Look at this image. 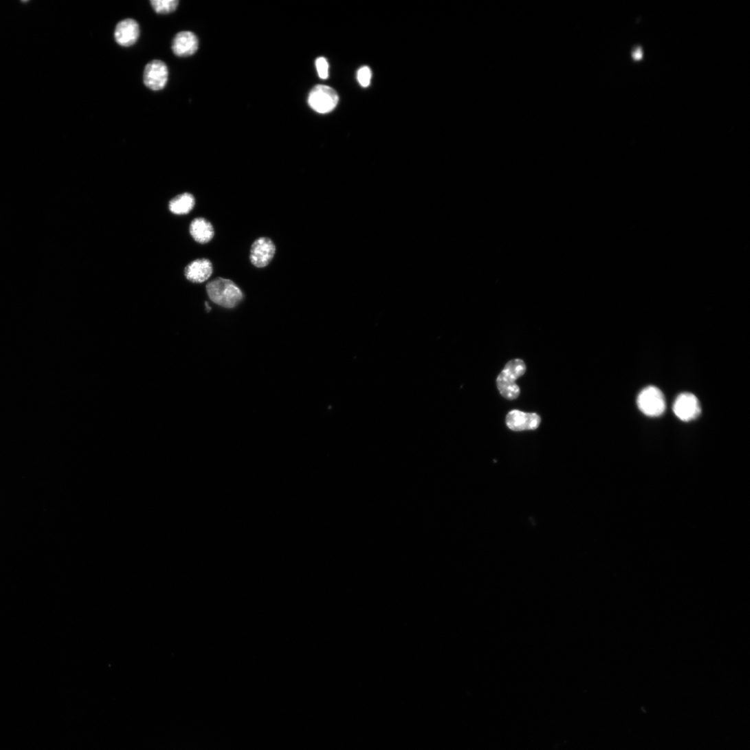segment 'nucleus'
Here are the masks:
<instances>
[{
  "label": "nucleus",
  "instance_id": "obj_3",
  "mask_svg": "<svg viewBox=\"0 0 750 750\" xmlns=\"http://www.w3.org/2000/svg\"><path fill=\"white\" fill-rule=\"evenodd\" d=\"M637 404L640 410L646 416L657 417L665 410V401L663 393L657 387L645 388L639 395Z\"/></svg>",
  "mask_w": 750,
  "mask_h": 750
},
{
  "label": "nucleus",
  "instance_id": "obj_1",
  "mask_svg": "<svg viewBox=\"0 0 750 750\" xmlns=\"http://www.w3.org/2000/svg\"><path fill=\"white\" fill-rule=\"evenodd\" d=\"M210 300L215 304L227 309L236 307L243 299L241 289L232 281L218 278L207 286Z\"/></svg>",
  "mask_w": 750,
  "mask_h": 750
},
{
  "label": "nucleus",
  "instance_id": "obj_2",
  "mask_svg": "<svg viewBox=\"0 0 750 750\" xmlns=\"http://www.w3.org/2000/svg\"><path fill=\"white\" fill-rule=\"evenodd\" d=\"M526 371L523 361L514 360L510 361L497 379V386L500 394L506 399L513 400L520 395V388L516 381L522 376Z\"/></svg>",
  "mask_w": 750,
  "mask_h": 750
},
{
  "label": "nucleus",
  "instance_id": "obj_5",
  "mask_svg": "<svg viewBox=\"0 0 750 750\" xmlns=\"http://www.w3.org/2000/svg\"><path fill=\"white\" fill-rule=\"evenodd\" d=\"M169 71L166 64L159 60L148 63L144 70V82L149 89L158 91L163 90L168 81Z\"/></svg>",
  "mask_w": 750,
  "mask_h": 750
},
{
  "label": "nucleus",
  "instance_id": "obj_11",
  "mask_svg": "<svg viewBox=\"0 0 750 750\" xmlns=\"http://www.w3.org/2000/svg\"><path fill=\"white\" fill-rule=\"evenodd\" d=\"M213 272L212 262L207 258L197 259L185 269V276L192 283H203L210 278Z\"/></svg>",
  "mask_w": 750,
  "mask_h": 750
},
{
  "label": "nucleus",
  "instance_id": "obj_4",
  "mask_svg": "<svg viewBox=\"0 0 750 750\" xmlns=\"http://www.w3.org/2000/svg\"><path fill=\"white\" fill-rule=\"evenodd\" d=\"M339 98L336 91L325 85L316 86L310 92L308 103L317 113L325 114L331 112L338 105Z\"/></svg>",
  "mask_w": 750,
  "mask_h": 750
},
{
  "label": "nucleus",
  "instance_id": "obj_12",
  "mask_svg": "<svg viewBox=\"0 0 750 750\" xmlns=\"http://www.w3.org/2000/svg\"><path fill=\"white\" fill-rule=\"evenodd\" d=\"M190 233L195 241L206 244L214 238V229L210 221L203 218H198L192 221L190 225Z\"/></svg>",
  "mask_w": 750,
  "mask_h": 750
},
{
  "label": "nucleus",
  "instance_id": "obj_14",
  "mask_svg": "<svg viewBox=\"0 0 750 750\" xmlns=\"http://www.w3.org/2000/svg\"><path fill=\"white\" fill-rule=\"evenodd\" d=\"M151 4L157 14L165 15L176 11L179 1L177 0H152Z\"/></svg>",
  "mask_w": 750,
  "mask_h": 750
},
{
  "label": "nucleus",
  "instance_id": "obj_6",
  "mask_svg": "<svg viewBox=\"0 0 750 750\" xmlns=\"http://www.w3.org/2000/svg\"><path fill=\"white\" fill-rule=\"evenodd\" d=\"M673 412L681 421L689 422L695 420L701 413L698 399L692 393H681L674 403Z\"/></svg>",
  "mask_w": 750,
  "mask_h": 750
},
{
  "label": "nucleus",
  "instance_id": "obj_13",
  "mask_svg": "<svg viewBox=\"0 0 750 750\" xmlns=\"http://www.w3.org/2000/svg\"><path fill=\"white\" fill-rule=\"evenodd\" d=\"M195 200L192 195L186 192L173 198L169 203L170 211L176 215H186L195 207Z\"/></svg>",
  "mask_w": 750,
  "mask_h": 750
},
{
  "label": "nucleus",
  "instance_id": "obj_17",
  "mask_svg": "<svg viewBox=\"0 0 750 750\" xmlns=\"http://www.w3.org/2000/svg\"><path fill=\"white\" fill-rule=\"evenodd\" d=\"M632 56L635 60H640L643 57L642 49L640 47H638L634 51Z\"/></svg>",
  "mask_w": 750,
  "mask_h": 750
},
{
  "label": "nucleus",
  "instance_id": "obj_7",
  "mask_svg": "<svg viewBox=\"0 0 750 750\" xmlns=\"http://www.w3.org/2000/svg\"><path fill=\"white\" fill-rule=\"evenodd\" d=\"M276 247L269 238L262 237L256 239L250 250V261L257 267H266L274 258Z\"/></svg>",
  "mask_w": 750,
  "mask_h": 750
},
{
  "label": "nucleus",
  "instance_id": "obj_8",
  "mask_svg": "<svg viewBox=\"0 0 750 750\" xmlns=\"http://www.w3.org/2000/svg\"><path fill=\"white\" fill-rule=\"evenodd\" d=\"M140 36V25L133 19H124L119 22L115 27L114 38L120 46L131 47L138 41Z\"/></svg>",
  "mask_w": 750,
  "mask_h": 750
},
{
  "label": "nucleus",
  "instance_id": "obj_9",
  "mask_svg": "<svg viewBox=\"0 0 750 750\" xmlns=\"http://www.w3.org/2000/svg\"><path fill=\"white\" fill-rule=\"evenodd\" d=\"M540 423V417L534 413L528 414L518 410L510 412L507 417L508 428L515 432L533 430Z\"/></svg>",
  "mask_w": 750,
  "mask_h": 750
},
{
  "label": "nucleus",
  "instance_id": "obj_15",
  "mask_svg": "<svg viewBox=\"0 0 750 750\" xmlns=\"http://www.w3.org/2000/svg\"><path fill=\"white\" fill-rule=\"evenodd\" d=\"M372 78V72L368 66L360 68L357 74V80L360 85L364 88L369 87Z\"/></svg>",
  "mask_w": 750,
  "mask_h": 750
},
{
  "label": "nucleus",
  "instance_id": "obj_10",
  "mask_svg": "<svg viewBox=\"0 0 750 750\" xmlns=\"http://www.w3.org/2000/svg\"><path fill=\"white\" fill-rule=\"evenodd\" d=\"M198 47L199 41L197 36L188 31L177 33L172 44L173 53L179 57L193 55L197 51Z\"/></svg>",
  "mask_w": 750,
  "mask_h": 750
},
{
  "label": "nucleus",
  "instance_id": "obj_16",
  "mask_svg": "<svg viewBox=\"0 0 750 750\" xmlns=\"http://www.w3.org/2000/svg\"><path fill=\"white\" fill-rule=\"evenodd\" d=\"M316 67L320 79L326 80L329 78V65L324 57H319L316 59Z\"/></svg>",
  "mask_w": 750,
  "mask_h": 750
}]
</instances>
